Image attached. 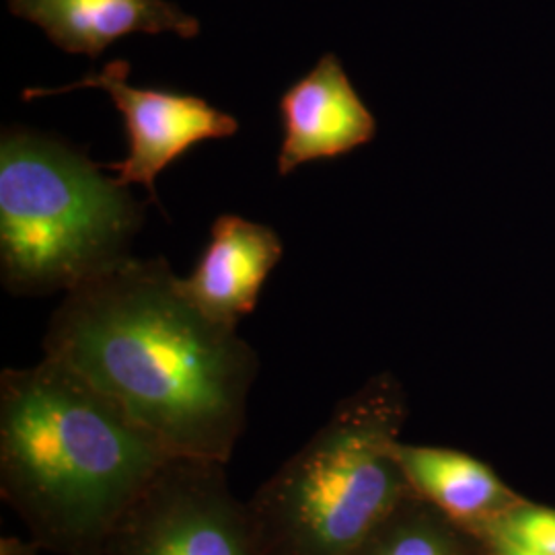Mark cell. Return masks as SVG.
Returning <instances> with one entry per match:
<instances>
[{
    "label": "cell",
    "mask_w": 555,
    "mask_h": 555,
    "mask_svg": "<svg viewBox=\"0 0 555 555\" xmlns=\"http://www.w3.org/2000/svg\"><path fill=\"white\" fill-rule=\"evenodd\" d=\"M282 146L278 176H291L313 160L336 159L371 142L375 116L348 79L341 60L325 54L280 100Z\"/></svg>",
    "instance_id": "52a82bcc"
},
{
    "label": "cell",
    "mask_w": 555,
    "mask_h": 555,
    "mask_svg": "<svg viewBox=\"0 0 555 555\" xmlns=\"http://www.w3.org/2000/svg\"><path fill=\"white\" fill-rule=\"evenodd\" d=\"M9 11L38 25L60 50L91 60L130 34L199 36V21L169 0H9Z\"/></svg>",
    "instance_id": "9c48e42d"
},
{
    "label": "cell",
    "mask_w": 555,
    "mask_h": 555,
    "mask_svg": "<svg viewBox=\"0 0 555 555\" xmlns=\"http://www.w3.org/2000/svg\"><path fill=\"white\" fill-rule=\"evenodd\" d=\"M41 346L173 455L231 461L259 358L183 295L167 259L130 256L64 293Z\"/></svg>",
    "instance_id": "6da1fadb"
},
{
    "label": "cell",
    "mask_w": 555,
    "mask_h": 555,
    "mask_svg": "<svg viewBox=\"0 0 555 555\" xmlns=\"http://www.w3.org/2000/svg\"><path fill=\"white\" fill-rule=\"evenodd\" d=\"M385 385L341 401L247 500L261 555H354L412 492Z\"/></svg>",
    "instance_id": "277c9868"
},
{
    "label": "cell",
    "mask_w": 555,
    "mask_h": 555,
    "mask_svg": "<svg viewBox=\"0 0 555 555\" xmlns=\"http://www.w3.org/2000/svg\"><path fill=\"white\" fill-rule=\"evenodd\" d=\"M492 550H494V555H547L518 541L516 537L504 533L498 527H494V531H492Z\"/></svg>",
    "instance_id": "4fadbf2b"
},
{
    "label": "cell",
    "mask_w": 555,
    "mask_h": 555,
    "mask_svg": "<svg viewBox=\"0 0 555 555\" xmlns=\"http://www.w3.org/2000/svg\"><path fill=\"white\" fill-rule=\"evenodd\" d=\"M393 455L410 490L451 520H476L504 496L494 472L465 453L396 442Z\"/></svg>",
    "instance_id": "30bf717a"
},
{
    "label": "cell",
    "mask_w": 555,
    "mask_h": 555,
    "mask_svg": "<svg viewBox=\"0 0 555 555\" xmlns=\"http://www.w3.org/2000/svg\"><path fill=\"white\" fill-rule=\"evenodd\" d=\"M354 555H459L435 520L403 516V502Z\"/></svg>",
    "instance_id": "8fae6325"
},
{
    "label": "cell",
    "mask_w": 555,
    "mask_h": 555,
    "mask_svg": "<svg viewBox=\"0 0 555 555\" xmlns=\"http://www.w3.org/2000/svg\"><path fill=\"white\" fill-rule=\"evenodd\" d=\"M66 140L0 137V278L11 295L68 293L130 258L144 204Z\"/></svg>",
    "instance_id": "3957f363"
},
{
    "label": "cell",
    "mask_w": 555,
    "mask_h": 555,
    "mask_svg": "<svg viewBox=\"0 0 555 555\" xmlns=\"http://www.w3.org/2000/svg\"><path fill=\"white\" fill-rule=\"evenodd\" d=\"M80 89L105 91L124 116L128 134V155L105 169L114 171L121 185L140 183L153 202H159L155 181L165 167L183 157L190 149L206 140L231 139L237 134L238 121L220 112L208 101L194 95H179L159 89L134 87L130 82V64L109 62L100 73H89L59 89H23V100H41Z\"/></svg>",
    "instance_id": "8992f818"
},
{
    "label": "cell",
    "mask_w": 555,
    "mask_h": 555,
    "mask_svg": "<svg viewBox=\"0 0 555 555\" xmlns=\"http://www.w3.org/2000/svg\"><path fill=\"white\" fill-rule=\"evenodd\" d=\"M105 555H261L247 500L227 465L171 456L119 518Z\"/></svg>",
    "instance_id": "5b68a950"
},
{
    "label": "cell",
    "mask_w": 555,
    "mask_h": 555,
    "mask_svg": "<svg viewBox=\"0 0 555 555\" xmlns=\"http://www.w3.org/2000/svg\"><path fill=\"white\" fill-rule=\"evenodd\" d=\"M284 247L274 229L222 215L192 276L179 278L183 295L206 315L237 327L258 305L263 282L282 259Z\"/></svg>",
    "instance_id": "ba28073f"
},
{
    "label": "cell",
    "mask_w": 555,
    "mask_h": 555,
    "mask_svg": "<svg viewBox=\"0 0 555 555\" xmlns=\"http://www.w3.org/2000/svg\"><path fill=\"white\" fill-rule=\"evenodd\" d=\"M496 527L543 554L555 555V511L525 508Z\"/></svg>",
    "instance_id": "7c38bea8"
},
{
    "label": "cell",
    "mask_w": 555,
    "mask_h": 555,
    "mask_svg": "<svg viewBox=\"0 0 555 555\" xmlns=\"http://www.w3.org/2000/svg\"><path fill=\"white\" fill-rule=\"evenodd\" d=\"M171 456L54 358L0 375V496L41 552L105 555L119 518Z\"/></svg>",
    "instance_id": "7a4b0ae2"
}]
</instances>
